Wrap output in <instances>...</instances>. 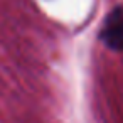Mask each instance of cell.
Masks as SVG:
<instances>
[{"instance_id":"6da1fadb","label":"cell","mask_w":123,"mask_h":123,"mask_svg":"<svg viewBox=\"0 0 123 123\" xmlns=\"http://www.w3.org/2000/svg\"><path fill=\"white\" fill-rule=\"evenodd\" d=\"M99 39L108 49L115 52L123 51V9L121 7L113 9L106 15L99 29Z\"/></svg>"}]
</instances>
